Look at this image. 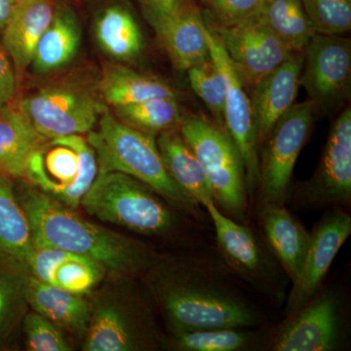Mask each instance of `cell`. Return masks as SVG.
<instances>
[{
    "label": "cell",
    "mask_w": 351,
    "mask_h": 351,
    "mask_svg": "<svg viewBox=\"0 0 351 351\" xmlns=\"http://www.w3.org/2000/svg\"><path fill=\"white\" fill-rule=\"evenodd\" d=\"M295 200L308 206L348 205L351 200V110L332 124L319 165L295 191Z\"/></svg>",
    "instance_id": "8fae6325"
},
{
    "label": "cell",
    "mask_w": 351,
    "mask_h": 351,
    "mask_svg": "<svg viewBox=\"0 0 351 351\" xmlns=\"http://www.w3.org/2000/svg\"><path fill=\"white\" fill-rule=\"evenodd\" d=\"M157 195L131 176L110 172L97 176L80 205L101 221L142 234H163L177 226V218Z\"/></svg>",
    "instance_id": "277c9868"
},
{
    "label": "cell",
    "mask_w": 351,
    "mask_h": 351,
    "mask_svg": "<svg viewBox=\"0 0 351 351\" xmlns=\"http://www.w3.org/2000/svg\"><path fill=\"white\" fill-rule=\"evenodd\" d=\"M82 39L80 25L68 9H59L36 46L32 64L38 73L66 66L75 57Z\"/></svg>",
    "instance_id": "4316f807"
},
{
    "label": "cell",
    "mask_w": 351,
    "mask_h": 351,
    "mask_svg": "<svg viewBox=\"0 0 351 351\" xmlns=\"http://www.w3.org/2000/svg\"><path fill=\"white\" fill-rule=\"evenodd\" d=\"M97 43L107 56L117 62L137 59L144 49V38L137 21L121 5L106 8L95 25Z\"/></svg>",
    "instance_id": "484cf974"
},
{
    "label": "cell",
    "mask_w": 351,
    "mask_h": 351,
    "mask_svg": "<svg viewBox=\"0 0 351 351\" xmlns=\"http://www.w3.org/2000/svg\"><path fill=\"white\" fill-rule=\"evenodd\" d=\"M25 335L29 350H71L63 330L36 311L25 316Z\"/></svg>",
    "instance_id": "836d02e7"
},
{
    "label": "cell",
    "mask_w": 351,
    "mask_h": 351,
    "mask_svg": "<svg viewBox=\"0 0 351 351\" xmlns=\"http://www.w3.org/2000/svg\"><path fill=\"white\" fill-rule=\"evenodd\" d=\"M56 9L54 0H18L1 34L2 46L12 61L17 80L31 66Z\"/></svg>",
    "instance_id": "2e32d148"
},
{
    "label": "cell",
    "mask_w": 351,
    "mask_h": 351,
    "mask_svg": "<svg viewBox=\"0 0 351 351\" xmlns=\"http://www.w3.org/2000/svg\"><path fill=\"white\" fill-rule=\"evenodd\" d=\"M97 128L87 134L96 154L98 174L119 172L131 176L182 211L199 217V206L182 195L166 170L156 136L136 130L106 110Z\"/></svg>",
    "instance_id": "3957f363"
},
{
    "label": "cell",
    "mask_w": 351,
    "mask_h": 351,
    "mask_svg": "<svg viewBox=\"0 0 351 351\" xmlns=\"http://www.w3.org/2000/svg\"><path fill=\"white\" fill-rule=\"evenodd\" d=\"M24 293L36 313L62 330L77 334L86 332L92 311L83 295L73 294L32 276L25 281Z\"/></svg>",
    "instance_id": "44dd1931"
},
{
    "label": "cell",
    "mask_w": 351,
    "mask_h": 351,
    "mask_svg": "<svg viewBox=\"0 0 351 351\" xmlns=\"http://www.w3.org/2000/svg\"><path fill=\"white\" fill-rule=\"evenodd\" d=\"M341 332L339 301L332 291H322L289 319L271 341L274 351H332Z\"/></svg>",
    "instance_id": "4fadbf2b"
},
{
    "label": "cell",
    "mask_w": 351,
    "mask_h": 351,
    "mask_svg": "<svg viewBox=\"0 0 351 351\" xmlns=\"http://www.w3.org/2000/svg\"><path fill=\"white\" fill-rule=\"evenodd\" d=\"M18 0H0V36Z\"/></svg>",
    "instance_id": "f35d334b"
},
{
    "label": "cell",
    "mask_w": 351,
    "mask_h": 351,
    "mask_svg": "<svg viewBox=\"0 0 351 351\" xmlns=\"http://www.w3.org/2000/svg\"><path fill=\"white\" fill-rule=\"evenodd\" d=\"M351 47L348 39L315 34L304 50L300 86L315 107L331 108L346 98L350 88Z\"/></svg>",
    "instance_id": "7c38bea8"
},
{
    "label": "cell",
    "mask_w": 351,
    "mask_h": 351,
    "mask_svg": "<svg viewBox=\"0 0 351 351\" xmlns=\"http://www.w3.org/2000/svg\"><path fill=\"white\" fill-rule=\"evenodd\" d=\"M149 339L147 324L140 314L119 304H105L92 311L83 350H140L147 348Z\"/></svg>",
    "instance_id": "e0dca14e"
},
{
    "label": "cell",
    "mask_w": 351,
    "mask_h": 351,
    "mask_svg": "<svg viewBox=\"0 0 351 351\" xmlns=\"http://www.w3.org/2000/svg\"><path fill=\"white\" fill-rule=\"evenodd\" d=\"M179 131L202 166L219 210L242 223L248 191L241 156L223 127L197 115L184 117Z\"/></svg>",
    "instance_id": "5b68a950"
},
{
    "label": "cell",
    "mask_w": 351,
    "mask_h": 351,
    "mask_svg": "<svg viewBox=\"0 0 351 351\" xmlns=\"http://www.w3.org/2000/svg\"><path fill=\"white\" fill-rule=\"evenodd\" d=\"M20 298L19 282L0 265V338L10 328Z\"/></svg>",
    "instance_id": "8d00e7d4"
},
{
    "label": "cell",
    "mask_w": 351,
    "mask_h": 351,
    "mask_svg": "<svg viewBox=\"0 0 351 351\" xmlns=\"http://www.w3.org/2000/svg\"><path fill=\"white\" fill-rule=\"evenodd\" d=\"M17 75L10 57L0 44V108L9 106L17 89Z\"/></svg>",
    "instance_id": "74e56055"
},
{
    "label": "cell",
    "mask_w": 351,
    "mask_h": 351,
    "mask_svg": "<svg viewBox=\"0 0 351 351\" xmlns=\"http://www.w3.org/2000/svg\"><path fill=\"white\" fill-rule=\"evenodd\" d=\"M97 176L96 154L87 138L71 135L46 141L29 156L22 177L45 195L75 209Z\"/></svg>",
    "instance_id": "8992f818"
},
{
    "label": "cell",
    "mask_w": 351,
    "mask_h": 351,
    "mask_svg": "<svg viewBox=\"0 0 351 351\" xmlns=\"http://www.w3.org/2000/svg\"><path fill=\"white\" fill-rule=\"evenodd\" d=\"M105 267L93 258L60 249L48 284L76 295L91 292L104 277Z\"/></svg>",
    "instance_id": "f546056e"
},
{
    "label": "cell",
    "mask_w": 351,
    "mask_h": 351,
    "mask_svg": "<svg viewBox=\"0 0 351 351\" xmlns=\"http://www.w3.org/2000/svg\"><path fill=\"white\" fill-rule=\"evenodd\" d=\"M302 66L304 52H294L252 89L250 99L257 126L258 147L284 113L294 105Z\"/></svg>",
    "instance_id": "9a60e30c"
},
{
    "label": "cell",
    "mask_w": 351,
    "mask_h": 351,
    "mask_svg": "<svg viewBox=\"0 0 351 351\" xmlns=\"http://www.w3.org/2000/svg\"><path fill=\"white\" fill-rule=\"evenodd\" d=\"M113 114L126 125L149 135L179 128L184 114L177 98L151 99L133 105L114 107Z\"/></svg>",
    "instance_id": "f1b7e54d"
},
{
    "label": "cell",
    "mask_w": 351,
    "mask_h": 351,
    "mask_svg": "<svg viewBox=\"0 0 351 351\" xmlns=\"http://www.w3.org/2000/svg\"><path fill=\"white\" fill-rule=\"evenodd\" d=\"M189 83L205 104L217 125L225 128L226 87L223 73L211 57L188 71Z\"/></svg>",
    "instance_id": "1f68e13d"
},
{
    "label": "cell",
    "mask_w": 351,
    "mask_h": 351,
    "mask_svg": "<svg viewBox=\"0 0 351 351\" xmlns=\"http://www.w3.org/2000/svg\"><path fill=\"white\" fill-rule=\"evenodd\" d=\"M156 143L166 170L182 195L197 206L215 202L206 174L179 128L160 134Z\"/></svg>",
    "instance_id": "ffe728a7"
},
{
    "label": "cell",
    "mask_w": 351,
    "mask_h": 351,
    "mask_svg": "<svg viewBox=\"0 0 351 351\" xmlns=\"http://www.w3.org/2000/svg\"><path fill=\"white\" fill-rule=\"evenodd\" d=\"M205 29L206 25L199 10L184 3L159 36L176 69L188 71L210 57Z\"/></svg>",
    "instance_id": "7402d4cb"
},
{
    "label": "cell",
    "mask_w": 351,
    "mask_h": 351,
    "mask_svg": "<svg viewBox=\"0 0 351 351\" xmlns=\"http://www.w3.org/2000/svg\"><path fill=\"white\" fill-rule=\"evenodd\" d=\"M205 32L210 57L225 78V129L239 149L244 166L247 191L253 196L258 189L260 178V147L251 99L245 91L243 82L218 38L207 25Z\"/></svg>",
    "instance_id": "30bf717a"
},
{
    "label": "cell",
    "mask_w": 351,
    "mask_h": 351,
    "mask_svg": "<svg viewBox=\"0 0 351 351\" xmlns=\"http://www.w3.org/2000/svg\"><path fill=\"white\" fill-rule=\"evenodd\" d=\"M16 108L47 140L88 134L108 110L91 92L71 84L39 88L21 99Z\"/></svg>",
    "instance_id": "ba28073f"
},
{
    "label": "cell",
    "mask_w": 351,
    "mask_h": 351,
    "mask_svg": "<svg viewBox=\"0 0 351 351\" xmlns=\"http://www.w3.org/2000/svg\"><path fill=\"white\" fill-rule=\"evenodd\" d=\"M204 208L213 223L217 243L228 265L248 280L262 282L269 269L253 232L223 214L215 202Z\"/></svg>",
    "instance_id": "ac0fdd59"
},
{
    "label": "cell",
    "mask_w": 351,
    "mask_h": 351,
    "mask_svg": "<svg viewBox=\"0 0 351 351\" xmlns=\"http://www.w3.org/2000/svg\"><path fill=\"white\" fill-rule=\"evenodd\" d=\"M315 108L309 100L294 104L263 143L258 157L260 205L287 199L295 162L311 136Z\"/></svg>",
    "instance_id": "52a82bcc"
},
{
    "label": "cell",
    "mask_w": 351,
    "mask_h": 351,
    "mask_svg": "<svg viewBox=\"0 0 351 351\" xmlns=\"http://www.w3.org/2000/svg\"><path fill=\"white\" fill-rule=\"evenodd\" d=\"M46 141L17 108H0V176L22 177L29 156Z\"/></svg>",
    "instance_id": "cb8c5ba5"
},
{
    "label": "cell",
    "mask_w": 351,
    "mask_h": 351,
    "mask_svg": "<svg viewBox=\"0 0 351 351\" xmlns=\"http://www.w3.org/2000/svg\"><path fill=\"white\" fill-rule=\"evenodd\" d=\"M205 24L225 48L244 86L253 89L293 54L261 15L226 22L204 15Z\"/></svg>",
    "instance_id": "9c48e42d"
},
{
    "label": "cell",
    "mask_w": 351,
    "mask_h": 351,
    "mask_svg": "<svg viewBox=\"0 0 351 351\" xmlns=\"http://www.w3.org/2000/svg\"><path fill=\"white\" fill-rule=\"evenodd\" d=\"M315 34L339 36L351 29V0H302Z\"/></svg>",
    "instance_id": "d6a6232c"
},
{
    "label": "cell",
    "mask_w": 351,
    "mask_h": 351,
    "mask_svg": "<svg viewBox=\"0 0 351 351\" xmlns=\"http://www.w3.org/2000/svg\"><path fill=\"white\" fill-rule=\"evenodd\" d=\"M34 247L29 217L14 193L10 179L0 176V260L25 269Z\"/></svg>",
    "instance_id": "603a6c76"
},
{
    "label": "cell",
    "mask_w": 351,
    "mask_h": 351,
    "mask_svg": "<svg viewBox=\"0 0 351 351\" xmlns=\"http://www.w3.org/2000/svg\"><path fill=\"white\" fill-rule=\"evenodd\" d=\"M217 19L234 22L256 17L262 13L265 0H206Z\"/></svg>",
    "instance_id": "d590c367"
},
{
    "label": "cell",
    "mask_w": 351,
    "mask_h": 351,
    "mask_svg": "<svg viewBox=\"0 0 351 351\" xmlns=\"http://www.w3.org/2000/svg\"><path fill=\"white\" fill-rule=\"evenodd\" d=\"M100 92L104 101L112 108L151 99L177 98V93L168 83L121 64L105 66L100 80Z\"/></svg>",
    "instance_id": "d4e9b609"
},
{
    "label": "cell",
    "mask_w": 351,
    "mask_h": 351,
    "mask_svg": "<svg viewBox=\"0 0 351 351\" xmlns=\"http://www.w3.org/2000/svg\"><path fill=\"white\" fill-rule=\"evenodd\" d=\"M147 21L157 36H160L167 25L181 11L182 0H137Z\"/></svg>",
    "instance_id": "e575fe53"
},
{
    "label": "cell",
    "mask_w": 351,
    "mask_h": 351,
    "mask_svg": "<svg viewBox=\"0 0 351 351\" xmlns=\"http://www.w3.org/2000/svg\"><path fill=\"white\" fill-rule=\"evenodd\" d=\"M261 17L292 52H304L315 34L302 0H265Z\"/></svg>",
    "instance_id": "83f0119b"
},
{
    "label": "cell",
    "mask_w": 351,
    "mask_h": 351,
    "mask_svg": "<svg viewBox=\"0 0 351 351\" xmlns=\"http://www.w3.org/2000/svg\"><path fill=\"white\" fill-rule=\"evenodd\" d=\"M256 341L253 332L241 328H214L173 332L171 346L181 351H239Z\"/></svg>",
    "instance_id": "4dcf8cb0"
},
{
    "label": "cell",
    "mask_w": 351,
    "mask_h": 351,
    "mask_svg": "<svg viewBox=\"0 0 351 351\" xmlns=\"http://www.w3.org/2000/svg\"><path fill=\"white\" fill-rule=\"evenodd\" d=\"M350 234V216L341 209L332 210L314 228L301 274L289 294L285 309L288 316L306 306L319 291L335 258Z\"/></svg>",
    "instance_id": "5bb4252c"
},
{
    "label": "cell",
    "mask_w": 351,
    "mask_h": 351,
    "mask_svg": "<svg viewBox=\"0 0 351 351\" xmlns=\"http://www.w3.org/2000/svg\"><path fill=\"white\" fill-rule=\"evenodd\" d=\"M21 203L31 221L34 246L93 258L119 276H135L151 265L144 245L90 223L43 191H27Z\"/></svg>",
    "instance_id": "6da1fadb"
},
{
    "label": "cell",
    "mask_w": 351,
    "mask_h": 351,
    "mask_svg": "<svg viewBox=\"0 0 351 351\" xmlns=\"http://www.w3.org/2000/svg\"><path fill=\"white\" fill-rule=\"evenodd\" d=\"M156 292L172 332L257 325V311L215 270L189 263L159 274Z\"/></svg>",
    "instance_id": "7a4b0ae2"
},
{
    "label": "cell",
    "mask_w": 351,
    "mask_h": 351,
    "mask_svg": "<svg viewBox=\"0 0 351 351\" xmlns=\"http://www.w3.org/2000/svg\"><path fill=\"white\" fill-rule=\"evenodd\" d=\"M260 207L261 225L270 248L294 283L301 274L311 233L286 209L284 203H269Z\"/></svg>",
    "instance_id": "d6986e66"
}]
</instances>
